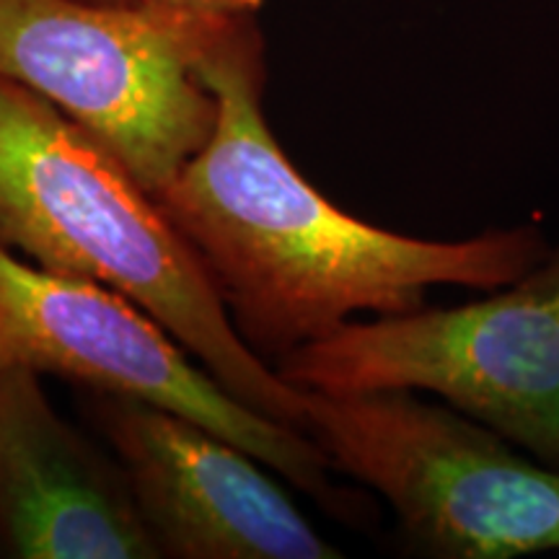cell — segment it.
<instances>
[{
	"label": "cell",
	"instance_id": "6da1fadb",
	"mask_svg": "<svg viewBox=\"0 0 559 559\" xmlns=\"http://www.w3.org/2000/svg\"><path fill=\"white\" fill-rule=\"evenodd\" d=\"M257 16H243L207 58L202 75L218 104L213 135L156 194L254 353L277 360L355 313L423 309L438 285L506 288L547 260L551 247L534 223L428 241L332 205L290 164L264 117Z\"/></svg>",
	"mask_w": 559,
	"mask_h": 559
},
{
	"label": "cell",
	"instance_id": "7a4b0ae2",
	"mask_svg": "<svg viewBox=\"0 0 559 559\" xmlns=\"http://www.w3.org/2000/svg\"><path fill=\"white\" fill-rule=\"evenodd\" d=\"M0 243L39 267L120 293L236 400L306 430V391L243 342L156 194L109 145L9 79H0Z\"/></svg>",
	"mask_w": 559,
	"mask_h": 559
},
{
	"label": "cell",
	"instance_id": "3957f363",
	"mask_svg": "<svg viewBox=\"0 0 559 559\" xmlns=\"http://www.w3.org/2000/svg\"><path fill=\"white\" fill-rule=\"evenodd\" d=\"M249 13L153 0H0V79L55 104L158 194L213 135L202 75Z\"/></svg>",
	"mask_w": 559,
	"mask_h": 559
},
{
	"label": "cell",
	"instance_id": "277c9868",
	"mask_svg": "<svg viewBox=\"0 0 559 559\" xmlns=\"http://www.w3.org/2000/svg\"><path fill=\"white\" fill-rule=\"evenodd\" d=\"M306 432L332 469L389 502L415 549L438 559L559 551V469L415 391H306Z\"/></svg>",
	"mask_w": 559,
	"mask_h": 559
},
{
	"label": "cell",
	"instance_id": "5b68a950",
	"mask_svg": "<svg viewBox=\"0 0 559 559\" xmlns=\"http://www.w3.org/2000/svg\"><path fill=\"white\" fill-rule=\"evenodd\" d=\"M275 368L300 391H428L559 469V243L485 300L347 321Z\"/></svg>",
	"mask_w": 559,
	"mask_h": 559
},
{
	"label": "cell",
	"instance_id": "8992f818",
	"mask_svg": "<svg viewBox=\"0 0 559 559\" xmlns=\"http://www.w3.org/2000/svg\"><path fill=\"white\" fill-rule=\"evenodd\" d=\"M13 368L190 417L334 513L355 515L309 432L236 400L169 330L120 293L24 262L0 243V373Z\"/></svg>",
	"mask_w": 559,
	"mask_h": 559
},
{
	"label": "cell",
	"instance_id": "52a82bcc",
	"mask_svg": "<svg viewBox=\"0 0 559 559\" xmlns=\"http://www.w3.org/2000/svg\"><path fill=\"white\" fill-rule=\"evenodd\" d=\"M91 417L128 474L160 555L337 559L251 453L190 417L94 394Z\"/></svg>",
	"mask_w": 559,
	"mask_h": 559
},
{
	"label": "cell",
	"instance_id": "ba28073f",
	"mask_svg": "<svg viewBox=\"0 0 559 559\" xmlns=\"http://www.w3.org/2000/svg\"><path fill=\"white\" fill-rule=\"evenodd\" d=\"M0 544L21 559H156L120 461L47 400L39 373H0Z\"/></svg>",
	"mask_w": 559,
	"mask_h": 559
},
{
	"label": "cell",
	"instance_id": "9c48e42d",
	"mask_svg": "<svg viewBox=\"0 0 559 559\" xmlns=\"http://www.w3.org/2000/svg\"><path fill=\"white\" fill-rule=\"evenodd\" d=\"M153 3L187 5V9L228 11V13H260L264 0H153Z\"/></svg>",
	"mask_w": 559,
	"mask_h": 559
}]
</instances>
